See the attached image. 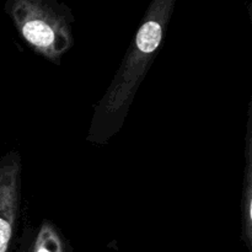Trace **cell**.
<instances>
[{
	"mask_svg": "<svg viewBox=\"0 0 252 252\" xmlns=\"http://www.w3.org/2000/svg\"><path fill=\"white\" fill-rule=\"evenodd\" d=\"M251 107L249 108L248 128L245 137V170L243 181V198H241V223L243 239L249 248L252 243V126Z\"/></svg>",
	"mask_w": 252,
	"mask_h": 252,
	"instance_id": "277c9868",
	"label": "cell"
},
{
	"mask_svg": "<svg viewBox=\"0 0 252 252\" xmlns=\"http://www.w3.org/2000/svg\"><path fill=\"white\" fill-rule=\"evenodd\" d=\"M30 252H65L58 230L49 221H43Z\"/></svg>",
	"mask_w": 252,
	"mask_h": 252,
	"instance_id": "5b68a950",
	"label": "cell"
},
{
	"mask_svg": "<svg viewBox=\"0 0 252 252\" xmlns=\"http://www.w3.org/2000/svg\"><path fill=\"white\" fill-rule=\"evenodd\" d=\"M176 1L152 0L120 70L98 103L96 117L113 120L126 113L164 41Z\"/></svg>",
	"mask_w": 252,
	"mask_h": 252,
	"instance_id": "6da1fadb",
	"label": "cell"
},
{
	"mask_svg": "<svg viewBox=\"0 0 252 252\" xmlns=\"http://www.w3.org/2000/svg\"><path fill=\"white\" fill-rule=\"evenodd\" d=\"M20 199V161L12 157L0 167V252H7Z\"/></svg>",
	"mask_w": 252,
	"mask_h": 252,
	"instance_id": "3957f363",
	"label": "cell"
},
{
	"mask_svg": "<svg viewBox=\"0 0 252 252\" xmlns=\"http://www.w3.org/2000/svg\"><path fill=\"white\" fill-rule=\"evenodd\" d=\"M6 12L36 53L58 62L73 46V16L59 0H6Z\"/></svg>",
	"mask_w": 252,
	"mask_h": 252,
	"instance_id": "7a4b0ae2",
	"label": "cell"
}]
</instances>
